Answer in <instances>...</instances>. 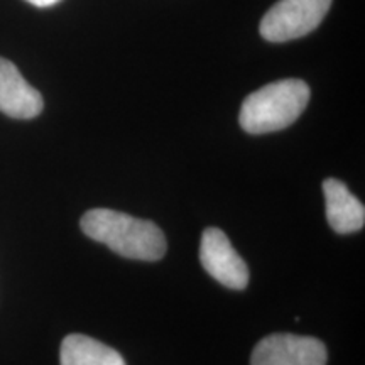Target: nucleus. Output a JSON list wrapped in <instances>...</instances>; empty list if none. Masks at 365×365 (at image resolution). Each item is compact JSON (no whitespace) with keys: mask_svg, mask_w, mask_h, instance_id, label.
Returning <instances> with one entry per match:
<instances>
[{"mask_svg":"<svg viewBox=\"0 0 365 365\" xmlns=\"http://www.w3.org/2000/svg\"><path fill=\"white\" fill-rule=\"evenodd\" d=\"M80 227L86 237L102 242L122 257L153 262L166 254L168 244L161 228L127 213L108 208L88 210Z\"/></svg>","mask_w":365,"mask_h":365,"instance_id":"nucleus-1","label":"nucleus"},{"mask_svg":"<svg viewBox=\"0 0 365 365\" xmlns=\"http://www.w3.org/2000/svg\"><path fill=\"white\" fill-rule=\"evenodd\" d=\"M309 100V86L303 80L272 81L244 100L240 127L249 134L282 130L298 120Z\"/></svg>","mask_w":365,"mask_h":365,"instance_id":"nucleus-2","label":"nucleus"},{"mask_svg":"<svg viewBox=\"0 0 365 365\" xmlns=\"http://www.w3.org/2000/svg\"><path fill=\"white\" fill-rule=\"evenodd\" d=\"M333 0H277L264 14L261 36L269 43H286L317 29L330 11Z\"/></svg>","mask_w":365,"mask_h":365,"instance_id":"nucleus-3","label":"nucleus"},{"mask_svg":"<svg viewBox=\"0 0 365 365\" xmlns=\"http://www.w3.org/2000/svg\"><path fill=\"white\" fill-rule=\"evenodd\" d=\"M323 341L293 333H274L255 345L250 365H327Z\"/></svg>","mask_w":365,"mask_h":365,"instance_id":"nucleus-4","label":"nucleus"},{"mask_svg":"<svg viewBox=\"0 0 365 365\" xmlns=\"http://www.w3.org/2000/svg\"><path fill=\"white\" fill-rule=\"evenodd\" d=\"M200 261L210 276L230 289H245L249 267L220 228L210 227L200 242Z\"/></svg>","mask_w":365,"mask_h":365,"instance_id":"nucleus-5","label":"nucleus"},{"mask_svg":"<svg viewBox=\"0 0 365 365\" xmlns=\"http://www.w3.org/2000/svg\"><path fill=\"white\" fill-rule=\"evenodd\" d=\"M43 107L44 102L39 91L27 83L12 61L0 58V112L27 120L38 117Z\"/></svg>","mask_w":365,"mask_h":365,"instance_id":"nucleus-6","label":"nucleus"},{"mask_svg":"<svg viewBox=\"0 0 365 365\" xmlns=\"http://www.w3.org/2000/svg\"><path fill=\"white\" fill-rule=\"evenodd\" d=\"M327 202V220L336 234L346 235L362 230L365 225V208L359 198L350 193L345 182L335 178L323 181Z\"/></svg>","mask_w":365,"mask_h":365,"instance_id":"nucleus-7","label":"nucleus"},{"mask_svg":"<svg viewBox=\"0 0 365 365\" xmlns=\"http://www.w3.org/2000/svg\"><path fill=\"white\" fill-rule=\"evenodd\" d=\"M59 362L61 365H125L124 357L112 346L80 333H73L63 340Z\"/></svg>","mask_w":365,"mask_h":365,"instance_id":"nucleus-8","label":"nucleus"},{"mask_svg":"<svg viewBox=\"0 0 365 365\" xmlns=\"http://www.w3.org/2000/svg\"><path fill=\"white\" fill-rule=\"evenodd\" d=\"M29 4H33L36 7H51V6H56L58 2H61V0H27Z\"/></svg>","mask_w":365,"mask_h":365,"instance_id":"nucleus-9","label":"nucleus"}]
</instances>
